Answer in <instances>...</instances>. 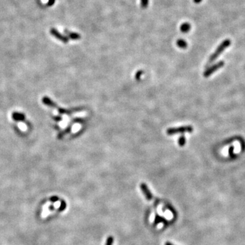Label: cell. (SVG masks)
Returning a JSON list of instances; mask_svg holds the SVG:
<instances>
[{"instance_id":"1","label":"cell","mask_w":245,"mask_h":245,"mask_svg":"<svg viewBox=\"0 0 245 245\" xmlns=\"http://www.w3.org/2000/svg\"><path fill=\"white\" fill-rule=\"evenodd\" d=\"M231 44V41L227 39L222 42V43L219 45V47L217 48V50L214 51V53H212V55L210 56V59H209V61L210 62H212L214 61V60H215L217 58L219 55H221V53L223 52V51H225V49L227 48V47L230 46Z\"/></svg>"},{"instance_id":"2","label":"cell","mask_w":245,"mask_h":245,"mask_svg":"<svg viewBox=\"0 0 245 245\" xmlns=\"http://www.w3.org/2000/svg\"><path fill=\"white\" fill-rule=\"evenodd\" d=\"M193 129L191 126H182L180 127H172L167 129L166 133L169 136H172V135L177 134H182V133H191L193 132Z\"/></svg>"},{"instance_id":"3","label":"cell","mask_w":245,"mask_h":245,"mask_svg":"<svg viewBox=\"0 0 245 245\" xmlns=\"http://www.w3.org/2000/svg\"><path fill=\"white\" fill-rule=\"evenodd\" d=\"M224 65H225L224 61H219L217 63L212 66L211 67H210L209 68L207 69V70L205 71V72H204V77L207 78V77L209 76L210 75H211L212 74H213L214 72H215L217 70H219V69L223 67V66Z\"/></svg>"},{"instance_id":"4","label":"cell","mask_w":245,"mask_h":245,"mask_svg":"<svg viewBox=\"0 0 245 245\" xmlns=\"http://www.w3.org/2000/svg\"><path fill=\"white\" fill-rule=\"evenodd\" d=\"M51 35L54 36L57 39L59 40L60 41H61V42H63V43H67L69 40V38L68 37H66V36H63V34H61L60 33L59 31H58L57 29H55V28H52V29H51Z\"/></svg>"},{"instance_id":"5","label":"cell","mask_w":245,"mask_h":245,"mask_svg":"<svg viewBox=\"0 0 245 245\" xmlns=\"http://www.w3.org/2000/svg\"><path fill=\"white\" fill-rule=\"evenodd\" d=\"M140 189L142 191L143 194L145 195V196L146 197V199H147V200H151L152 199V197H153V195H152V193L150 192V189L148 187V186L145 183H141L140 184Z\"/></svg>"},{"instance_id":"6","label":"cell","mask_w":245,"mask_h":245,"mask_svg":"<svg viewBox=\"0 0 245 245\" xmlns=\"http://www.w3.org/2000/svg\"><path fill=\"white\" fill-rule=\"evenodd\" d=\"M191 29V25L188 23H184L180 25V31L182 33H186L190 31Z\"/></svg>"},{"instance_id":"7","label":"cell","mask_w":245,"mask_h":245,"mask_svg":"<svg viewBox=\"0 0 245 245\" xmlns=\"http://www.w3.org/2000/svg\"><path fill=\"white\" fill-rule=\"evenodd\" d=\"M68 38L69 39L73 40H78L80 39V35L78 33H75V32H68Z\"/></svg>"},{"instance_id":"8","label":"cell","mask_w":245,"mask_h":245,"mask_svg":"<svg viewBox=\"0 0 245 245\" xmlns=\"http://www.w3.org/2000/svg\"><path fill=\"white\" fill-rule=\"evenodd\" d=\"M12 118H13L15 121H22L25 120V116L23 115V114L19 113H14L13 115H12Z\"/></svg>"},{"instance_id":"9","label":"cell","mask_w":245,"mask_h":245,"mask_svg":"<svg viewBox=\"0 0 245 245\" xmlns=\"http://www.w3.org/2000/svg\"><path fill=\"white\" fill-rule=\"evenodd\" d=\"M177 45L180 48H186L187 47V42L183 39H179L177 41Z\"/></svg>"},{"instance_id":"10","label":"cell","mask_w":245,"mask_h":245,"mask_svg":"<svg viewBox=\"0 0 245 245\" xmlns=\"http://www.w3.org/2000/svg\"><path fill=\"white\" fill-rule=\"evenodd\" d=\"M42 101L45 104L47 105V106H48L50 107H57V105L55 104V103L53 102L51 99L46 98H46H43Z\"/></svg>"},{"instance_id":"11","label":"cell","mask_w":245,"mask_h":245,"mask_svg":"<svg viewBox=\"0 0 245 245\" xmlns=\"http://www.w3.org/2000/svg\"><path fill=\"white\" fill-rule=\"evenodd\" d=\"M165 219H164V217H161L160 215H157L155 216V221H154V225H158L159 223H163V222H165Z\"/></svg>"},{"instance_id":"12","label":"cell","mask_w":245,"mask_h":245,"mask_svg":"<svg viewBox=\"0 0 245 245\" xmlns=\"http://www.w3.org/2000/svg\"><path fill=\"white\" fill-rule=\"evenodd\" d=\"M178 145L180 146V147H183V146L185 145L186 138H185V137L183 136V135H182V136H180L179 138H178Z\"/></svg>"},{"instance_id":"13","label":"cell","mask_w":245,"mask_h":245,"mask_svg":"<svg viewBox=\"0 0 245 245\" xmlns=\"http://www.w3.org/2000/svg\"><path fill=\"white\" fill-rule=\"evenodd\" d=\"M149 0H140V5L141 7L143 8V9H146L149 6Z\"/></svg>"},{"instance_id":"14","label":"cell","mask_w":245,"mask_h":245,"mask_svg":"<svg viewBox=\"0 0 245 245\" xmlns=\"http://www.w3.org/2000/svg\"><path fill=\"white\" fill-rule=\"evenodd\" d=\"M113 242H114V238L113 236H109V237H108V238H107L106 244L105 245H113Z\"/></svg>"},{"instance_id":"15","label":"cell","mask_w":245,"mask_h":245,"mask_svg":"<svg viewBox=\"0 0 245 245\" xmlns=\"http://www.w3.org/2000/svg\"><path fill=\"white\" fill-rule=\"evenodd\" d=\"M66 204L65 203V202L64 201H62L61 202V208H59V210H63L64 209H65L66 208Z\"/></svg>"},{"instance_id":"16","label":"cell","mask_w":245,"mask_h":245,"mask_svg":"<svg viewBox=\"0 0 245 245\" xmlns=\"http://www.w3.org/2000/svg\"><path fill=\"white\" fill-rule=\"evenodd\" d=\"M55 3V0H48V3H47V6H52Z\"/></svg>"},{"instance_id":"17","label":"cell","mask_w":245,"mask_h":245,"mask_svg":"<svg viewBox=\"0 0 245 245\" xmlns=\"http://www.w3.org/2000/svg\"><path fill=\"white\" fill-rule=\"evenodd\" d=\"M202 1V0H193V2H194L195 4H199Z\"/></svg>"},{"instance_id":"18","label":"cell","mask_w":245,"mask_h":245,"mask_svg":"<svg viewBox=\"0 0 245 245\" xmlns=\"http://www.w3.org/2000/svg\"><path fill=\"white\" fill-rule=\"evenodd\" d=\"M55 119H56V121H61V118L60 117H55Z\"/></svg>"},{"instance_id":"19","label":"cell","mask_w":245,"mask_h":245,"mask_svg":"<svg viewBox=\"0 0 245 245\" xmlns=\"http://www.w3.org/2000/svg\"><path fill=\"white\" fill-rule=\"evenodd\" d=\"M165 245H174L173 244H172L171 242H165Z\"/></svg>"}]
</instances>
